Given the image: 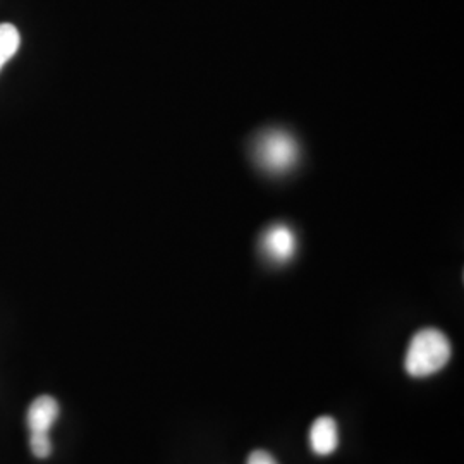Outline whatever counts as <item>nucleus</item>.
<instances>
[{"mask_svg": "<svg viewBox=\"0 0 464 464\" xmlns=\"http://www.w3.org/2000/svg\"><path fill=\"white\" fill-rule=\"evenodd\" d=\"M19 45H21V36L16 26L9 23L0 24V71L9 63V59L16 55Z\"/></svg>", "mask_w": 464, "mask_h": 464, "instance_id": "6", "label": "nucleus"}, {"mask_svg": "<svg viewBox=\"0 0 464 464\" xmlns=\"http://www.w3.org/2000/svg\"><path fill=\"white\" fill-rule=\"evenodd\" d=\"M253 159L266 174H287L298 164L299 145L296 138L284 130H266L253 141Z\"/></svg>", "mask_w": 464, "mask_h": 464, "instance_id": "2", "label": "nucleus"}, {"mask_svg": "<svg viewBox=\"0 0 464 464\" xmlns=\"http://www.w3.org/2000/svg\"><path fill=\"white\" fill-rule=\"evenodd\" d=\"M452 348L444 332L423 329L416 332L404 358L408 375L415 379L430 377L448 365Z\"/></svg>", "mask_w": 464, "mask_h": 464, "instance_id": "1", "label": "nucleus"}, {"mask_svg": "<svg viewBox=\"0 0 464 464\" xmlns=\"http://www.w3.org/2000/svg\"><path fill=\"white\" fill-rule=\"evenodd\" d=\"M30 448L36 458L45 459L52 454V442L50 435H30Z\"/></svg>", "mask_w": 464, "mask_h": 464, "instance_id": "7", "label": "nucleus"}, {"mask_svg": "<svg viewBox=\"0 0 464 464\" xmlns=\"http://www.w3.org/2000/svg\"><path fill=\"white\" fill-rule=\"evenodd\" d=\"M339 444L337 423L331 416H320L310 429V446L318 456H329Z\"/></svg>", "mask_w": 464, "mask_h": 464, "instance_id": "5", "label": "nucleus"}, {"mask_svg": "<svg viewBox=\"0 0 464 464\" xmlns=\"http://www.w3.org/2000/svg\"><path fill=\"white\" fill-rule=\"evenodd\" d=\"M248 464H279L272 454H268L266 450H253L249 454Z\"/></svg>", "mask_w": 464, "mask_h": 464, "instance_id": "8", "label": "nucleus"}, {"mask_svg": "<svg viewBox=\"0 0 464 464\" xmlns=\"http://www.w3.org/2000/svg\"><path fill=\"white\" fill-rule=\"evenodd\" d=\"M59 418V402L52 396L34 399L28 410V429L30 435H49L50 429Z\"/></svg>", "mask_w": 464, "mask_h": 464, "instance_id": "4", "label": "nucleus"}, {"mask_svg": "<svg viewBox=\"0 0 464 464\" xmlns=\"http://www.w3.org/2000/svg\"><path fill=\"white\" fill-rule=\"evenodd\" d=\"M260 248L268 262L284 266L293 260L298 248L296 234L285 224H274L262 234Z\"/></svg>", "mask_w": 464, "mask_h": 464, "instance_id": "3", "label": "nucleus"}]
</instances>
